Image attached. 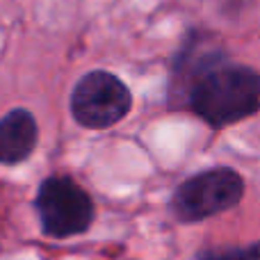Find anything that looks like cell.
<instances>
[{"label":"cell","mask_w":260,"mask_h":260,"mask_svg":"<svg viewBox=\"0 0 260 260\" xmlns=\"http://www.w3.org/2000/svg\"><path fill=\"white\" fill-rule=\"evenodd\" d=\"M69 112L85 130H110L133 112V91L117 73L91 69L73 85Z\"/></svg>","instance_id":"obj_4"},{"label":"cell","mask_w":260,"mask_h":260,"mask_svg":"<svg viewBox=\"0 0 260 260\" xmlns=\"http://www.w3.org/2000/svg\"><path fill=\"white\" fill-rule=\"evenodd\" d=\"M167 105L224 130L260 112V71L231 59L212 30L189 27L169 64Z\"/></svg>","instance_id":"obj_1"},{"label":"cell","mask_w":260,"mask_h":260,"mask_svg":"<svg viewBox=\"0 0 260 260\" xmlns=\"http://www.w3.org/2000/svg\"><path fill=\"white\" fill-rule=\"evenodd\" d=\"M39 146V123L27 108H12L0 117V165L16 167Z\"/></svg>","instance_id":"obj_5"},{"label":"cell","mask_w":260,"mask_h":260,"mask_svg":"<svg viewBox=\"0 0 260 260\" xmlns=\"http://www.w3.org/2000/svg\"><path fill=\"white\" fill-rule=\"evenodd\" d=\"M194 260H260V240L251 244H226V247H203Z\"/></svg>","instance_id":"obj_6"},{"label":"cell","mask_w":260,"mask_h":260,"mask_svg":"<svg viewBox=\"0 0 260 260\" xmlns=\"http://www.w3.org/2000/svg\"><path fill=\"white\" fill-rule=\"evenodd\" d=\"M32 208L41 233L59 242L89 233L96 221L94 197L69 174L46 176L37 187Z\"/></svg>","instance_id":"obj_3"},{"label":"cell","mask_w":260,"mask_h":260,"mask_svg":"<svg viewBox=\"0 0 260 260\" xmlns=\"http://www.w3.org/2000/svg\"><path fill=\"white\" fill-rule=\"evenodd\" d=\"M247 192L244 176L233 167H210L187 176L176 185L169 212L180 224H199L238 208Z\"/></svg>","instance_id":"obj_2"}]
</instances>
